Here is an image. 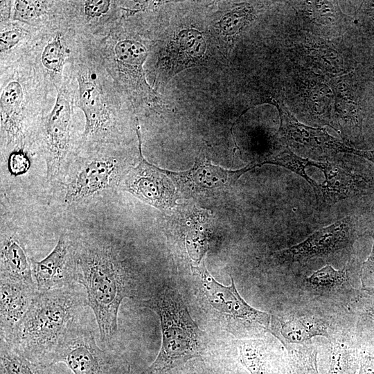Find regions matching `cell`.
I'll return each mask as SVG.
<instances>
[{
	"label": "cell",
	"instance_id": "32",
	"mask_svg": "<svg viewBox=\"0 0 374 374\" xmlns=\"http://www.w3.org/2000/svg\"><path fill=\"white\" fill-rule=\"evenodd\" d=\"M44 1H16L14 7L13 19L26 21L36 18L45 12Z\"/></svg>",
	"mask_w": 374,
	"mask_h": 374
},
{
	"label": "cell",
	"instance_id": "1",
	"mask_svg": "<svg viewBox=\"0 0 374 374\" xmlns=\"http://www.w3.org/2000/svg\"><path fill=\"white\" fill-rule=\"evenodd\" d=\"M78 283L84 287L100 339L106 346L118 332V314L125 298H139L143 291L138 273L123 246L107 234L77 238Z\"/></svg>",
	"mask_w": 374,
	"mask_h": 374
},
{
	"label": "cell",
	"instance_id": "35",
	"mask_svg": "<svg viewBox=\"0 0 374 374\" xmlns=\"http://www.w3.org/2000/svg\"><path fill=\"white\" fill-rule=\"evenodd\" d=\"M25 36L19 28L4 30L0 34V51L6 52L17 44Z\"/></svg>",
	"mask_w": 374,
	"mask_h": 374
},
{
	"label": "cell",
	"instance_id": "21",
	"mask_svg": "<svg viewBox=\"0 0 374 374\" xmlns=\"http://www.w3.org/2000/svg\"><path fill=\"white\" fill-rule=\"evenodd\" d=\"M316 168L320 169L325 177L316 194L317 202L332 205L359 192L361 181L350 170L329 161H318Z\"/></svg>",
	"mask_w": 374,
	"mask_h": 374
},
{
	"label": "cell",
	"instance_id": "13",
	"mask_svg": "<svg viewBox=\"0 0 374 374\" xmlns=\"http://www.w3.org/2000/svg\"><path fill=\"white\" fill-rule=\"evenodd\" d=\"M77 78L79 107L85 116L83 140L91 143L103 141L112 130V121L102 88L95 74L87 66H78Z\"/></svg>",
	"mask_w": 374,
	"mask_h": 374
},
{
	"label": "cell",
	"instance_id": "28",
	"mask_svg": "<svg viewBox=\"0 0 374 374\" xmlns=\"http://www.w3.org/2000/svg\"><path fill=\"white\" fill-rule=\"evenodd\" d=\"M318 161L301 157L291 151L288 148L261 163H270L280 166L290 170L302 177L313 188L315 195L317 193L319 184L311 179L305 172L310 166L317 167Z\"/></svg>",
	"mask_w": 374,
	"mask_h": 374
},
{
	"label": "cell",
	"instance_id": "15",
	"mask_svg": "<svg viewBox=\"0 0 374 374\" xmlns=\"http://www.w3.org/2000/svg\"><path fill=\"white\" fill-rule=\"evenodd\" d=\"M347 265L337 270L326 265L315 271L305 279V290L317 301H332L348 308L360 290L353 286Z\"/></svg>",
	"mask_w": 374,
	"mask_h": 374
},
{
	"label": "cell",
	"instance_id": "22",
	"mask_svg": "<svg viewBox=\"0 0 374 374\" xmlns=\"http://www.w3.org/2000/svg\"><path fill=\"white\" fill-rule=\"evenodd\" d=\"M255 164L238 170H227L208 162L197 161L182 175L185 184L198 192L224 189L232 185L242 174L255 168Z\"/></svg>",
	"mask_w": 374,
	"mask_h": 374
},
{
	"label": "cell",
	"instance_id": "23",
	"mask_svg": "<svg viewBox=\"0 0 374 374\" xmlns=\"http://www.w3.org/2000/svg\"><path fill=\"white\" fill-rule=\"evenodd\" d=\"M206 50V43L200 32L187 29L180 31L170 42L165 56V66L177 73L191 66L201 59Z\"/></svg>",
	"mask_w": 374,
	"mask_h": 374
},
{
	"label": "cell",
	"instance_id": "26",
	"mask_svg": "<svg viewBox=\"0 0 374 374\" xmlns=\"http://www.w3.org/2000/svg\"><path fill=\"white\" fill-rule=\"evenodd\" d=\"M0 374H51V367L31 361L11 341L1 339Z\"/></svg>",
	"mask_w": 374,
	"mask_h": 374
},
{
	"label": "cell",
	"instance_id": "30",
	"mask_svg": "<svg viewBox=\"0 0 374 374\" xmlns=\"http://www.w3.org/2000/svg\"><path fill=\"white\" fill-rule=\"evenodd\" d=\"M66 48L60 35H55L44 48L42 62L50 72L60 73L66 59Z\"/></svg>",
	"mask_w": 374,
	"mask_h": 374
},
{
	"label": "cell",
	"instance_id": "25",
	"mask_svg": "<svg viewBox=\"0 0 374 374\" xmlns=\"http://www.w3.org/2000/svg\"><path fill=\"white\" fill-rule=\"evenodd\" d=\"M181 374H249L238 358L206 354L177 368Z\"/></svg>",
	"mask_w": 374,
	"mask_h": 374
},
{
	"label": "cell",
	"instance_id": "17",
	"mask_svg": "<svg viewBox=\"0 0 374 374\" xmlns=\"http://www.w3.org/2000/svg\"><path fill=\"white\" fill-rule=\"evenodd\" d=\"M35 285L0 278V337L8 340L37 294Z\"/></svg>",
	"mask_w": 374,
	"mask_h": 374
},
{
	"label": "cell",
	"instance_id": "24",
	"mask_svg": "<svg viewBox=\"0 0 374 374\" xmlns=\"http://www.w3.org/2000/svg\"><path fill=\"white\" fill-rule=\"evenodd\" d=\"M348 310L357 339L366 349L374 344V294L360 290Z\"/></svg>",
	"mask_w": 374,
	"mask_h": 374
},
{
	"label": "cell",
	"instance_id": "7",
	"mask_svg": "<svg viewBox=\"0 0 374 374\" xmlns=\"http://www.w3.org/2000/svg\"><path fill=\"white\" fill-rule=\"evenodd\" d=\"M364 234L357 218L346 216L314 231L301 242L275 252L274 257L281 265H290L350 253L355 240Z\"/></svg>",
	"mask_w": 374,
	"mask_h": 374
},
{
	"label": "cell",
	"instance_id": "36",
	"mask_svg": "<svg viewBox=\"0 0 374 374\" xmlns=\"http://www.w3.org/2000/svg\"><path fill=\"white\" fill-rule=\"evenodd\" d=\"M111 1H86L84 3V11L89 17H98L106 14L109 9Z\"/></svg>",
	"mask_w": 374,
	"mask_h": 374
},
{
	"label": "cell",
	"instance_id": "29",
	"mask_svg": "<svg viewBox=\"0 0 374 374\" xmlns=\"http://www.w3.org/2000/svg\"><path fill=\"white\" fill-rule=\"evenodd\" d=\"M299 8L312 19L322 24H334L343 17L337 3L332 1H299Z\"/></svg>",
	"mask_w": 374,
	"mask_h": 374
},
{
	"label": "cell",
	"instance_id": "10",
	"mask_svg": "<svg viewBox=\"0 0 374 374\" xmlns=\"http://www.w3.org/2000/svg\"><path fill=\"white\" fill-rule=\"evenodd\" d=\"M71 109L69 98L61 90L43 127V149L46 179L57 186L64 171V163L70 145Z\"/></svg>",
	"mask_w": 374,
	"mask_h": 374
},
{
	"label": "cell",
	"instance_id": "38",
	"mask_svg": "<svg viewBox=\"0 0 374 374\" xmlns=\"http://www.w3.org/2000/svg\"><path fill=\"white\" fill-rule=\"evenodd\" d=\"M140 374H181V373L180 371L179 372H178V371H172V370H170L168 371L162 372V373H154L148 372L147 370H145V371H144L143 372H142Z\"/></svg>",
	"mask_w": 374,
	"mask_h": 374
},
{
	"label": "cell",
	"instance_id": "11",
	"mask_svg": "<svg viewBox=\"0 0 374 374\" xmlns=\"http://www.w3.org/2000/svg\"><path fill=\"white\" fill-rule=\"evenodd\" d=\"M138 125L137 123L139 161L136 166L128 170L118 188L159 209L168 208L174 202L175 187L169 178V172L156 167L144 159Z\"/></svg>",
	"mask_w": 374,
	"mask_h": 374
},
{
	"label": "cell",
	"instance_id": "12",
	"mask_svg": "<svg viewBox=\"0 0 374 374\" xmlns=\"http://www.w3.org/2000/svg\"><path fill=\"white\" fill-rule=\"evenodd\" d=\"M77 238L63 233L51 252L40 261L32 259L33 277L38 292L78 283Z\"/></svg>",
	"mask_w": 374,
	"mask_h": 374
},
{
	"label": "cell",
	"instance_id": "8",
	"mask_svg": "<svg viewBox=\"0 0 374 374\" xmlns=\"http://www.w3.org/2000/svg\"><path fill=\"white\" fill-rule=\"evenodd\" d=\"M271 317L269 332L285 349L308 343L315 337L328 339L341 321L316 306L290 309Z\"/></svg>",
	"mask_w": 374,
	"mask_h": 374
},
{
	"label": "cell",
	"instance_id": "31",
	"mask_svg": "<svg viewBox=\"0 0 374 374\" xmlns=\"http://www.w3.org/2000/svg\"><path fill=\"white\" fill-rule=\"evenodd\" d=\"M23 96L21 84L16 81L9 82L1 95V118L19 116L17 112Z\"/></svg>",
	"mask_w": 374,
	"mask_h": 374
},
{
	"label": "cell",
	"instance_id": "4",
	"mask_svg": "<svg viewBox=\"0 0 374 374\" xmlns=\"http://www.w3.org/2000/svg\"><path fill=\"white\" fill-rule=\"evenodd\" d=\"M192 269L198 277L199 292L220 319L224 320L227 330L240 339L260 338L269 331L271 315L248 304L232 277L231 284L225 286L208 272L204 263Z\"/></svg>",
	"mask_w": 374,
	"mask_h": 374
},
{
	"label": "cell",
	"instance_id": "2",
	"mask_svg": "<svg viewBox=\"0 0 374 374\" xmlns=\"http://www.w3.org/2000/svg\"><path fill=\"white\" fill-rule=\"evenodd\" d=\"M86 305L87 294L75 285L38 292L6 341H11L31 361L51 367L76 312Z\"/></svg>",
	"mask_w": 374,
	"mask_h": 374
},
{
	"label": "cell",
	"instance_id": "20",
	"mask_svg": "<svg viewBox=\"0 0 374 374\" xmlns=\"http://www.w3.org/2000/svg\"><path fill=\"white\" fill-rule=\"evenodd\" d=\"M330 82L335 100V115L330 125L346 136H362V120L348 74L332 78Z\"/></svg>",
	"mask_w": 374,
	"mask_h": 374
},
{
	"label": "cell",
	"instance_id": "19",
	"mask_svg": "<svg viewBox=\"0 0 374 374\" xmlns=\"http://www.w3.org/2000/svg\"><path fill=\"white\" fill-rule=\"evenodd\" d=\"M0 274L2 278L35 285L32 273V258L28 254L23 238L15 229L2 224Z\"/></svg>",
	"mask_w": 374,
	"mask_h": 374
},
{
	"label": "cell",
	"instance_id": "34",
	"mask_svg": "<svg viewBox=\"0 0 374 374\" xmlns=\"http://www.w3.org/2000/svg\"><path fill=\"white\" fill-rule=\"evenodd\" d=\"M30 166L27 154L22 150H14L8 156V168L10 173L15 176L25 174Z\"/></svg>",
	"mask_w": 374,
	"mask_h": 374
},
{
	"label": "cell",
	"instance_id": "3",
	"mask_svg": "<svg viewBox=\"0 0 374 374\" xmlns=\"http://www.w3.org/2000/svg\"><path fill=\"white\" fill-rule=\"evenodd\" d=\"M140 303L158 315L161 328V348L146 369L148 372L177 369L206 354V334L192 319L177 289L168 285L156 287Z\"/></svg>",
	"mask_w": 374,
	"mask_h": 374
},
{
	"label": "cell",
	"instance_id": "14",
	"mask_svg": "<svg viewBox=\"0 0 374 374\" xmlns=\"http://www.w3.org/2000/svg\"><path fill=\"white\" fill-rule=\"evenodd\" d=\"M318 350L321 374H358L360 359L365 349L356 335L353 322L348 326L341 323Z\"/></svg>",
	"mask_w": 374,
	"mask_h": 374
},
{
	"label": "cell",
	"instance_id": "16",
	"mask_svg": "<svg viewBox=\"0 0 374 374\" xmlns=\"http://www.w3.org/2000/svg\"><path fill=\"white\" fill-rule=\"evenodd\" d=\"M261 338L237 341L238 358L249 374H285V351L281 344Z\"/></svg>",
	"mask_w": 374,
	"mask_h": 374
},
{
	"label": "cell",
	"instance_id": "33",
	"mask_svg": "<svg viewBox=\"0 0 374 374\" xmlns=\"http://www.w3.org/2000/svg\"><path fill=\"white\" fill-rule=\"evenodd\" d=\"M373 247L367 260L362 264L360 270V280L362 290L374 294V229L371 233Z\"/></svg>",
	"mask_w": 374,
	"mask_h": 374
},
{
	"label": "cell",
	"instance_id": "18",
	"mask_svg": "<svg viewBox=\"0 0 374 374\" xmlns=\"http://www.w3.org/2000/svg\"><path fill=\"white\" fill-rule=\"evenodd\" d=\"M147 56L145 47L134 40H120L114 47V62L122 81L136 94L154 98L143 69Z\"/></svg>",
	"mask_w": 374,
	"mask_h": 374
},
{
	"label": "cell",
	"instance_id": "5",
	"mask_svg": "<svg viewBox=\"0 0 374 374\" xmlns=\"http://www.w3.org/2000/svg\"><path fill=\"white\" fill-rule=\"evenodd\" d=\"M129 169L115 156L95 153L78 161L66 170L59 183L62 201L75 204L103 191L118 187Z\"/></svg>",
	"mask_w": 374,
	"mask_h": 374
},
{
	"label": "cell",
	"instance_id": "27",
	"mask_svg": "<svg viewBox=\"0 0 374 374\" xmlns=\"http://www.w3.org/2000/svg\"><path fill=\"white\" fill-rule=\"evenodd\" d=\"M285 350V374H321L315 344L309 341Z\"/></svg>",
	"mask_w": 374,
	"mask_h": 374
},
{
	"label": "cell",
	"instance_id": "9",
	"mask_svg": "<svg viewBox=\"0 0 374 374\" xmlns=\"http://www.w3.org/2000/svg\"><path fill=\"white\" fill-rule=\"evenodd\" d=\"M274 103L278 109L280 118L276 135L287 146L326 156L346 153L364 157L374 163V150H362L349 147L331 136L324 128L308 126L300 123L283 102L274 100Z\"/></svg>",
	"mask_w": 374,
	"mask_h": 374
},
{
	"label": "cell",
	"instance_id": "6",
	"mask_svg": "<svg viewBox=\"0 0 374 374\" xmlns=\"http://www.w3.org/2000/svg\"><path fill=\"white\" fill-rule=\"evenodd\" d=\"M60 362L73 374H131L130 366L121 357L101 349L93 332L75 321L55 354L54 364Z\"/></svg>",
	"mask_w": 374,
	"mask_h": 374
},
{
	"label": "cell",
	"instance_id": "37",
	"mask_svg": "<svg viewBox=\"0 0 374 374\" xmlns=\"http://www.w3.org/2000/svg\"><path fill=\"white\" fill-rule=\"evenodd\" d=\"M358 374H374V356L366 349L362 354Z\"/></svg>",
	"mask_w": 374,
	"mask_h": 374
}]
</instances>
